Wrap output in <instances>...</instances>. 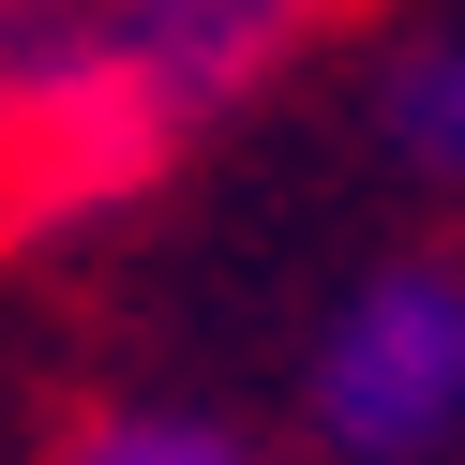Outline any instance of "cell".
<instances>
[{
    "instance_id": "3957f363",
    "label": "cell",
    "mask_w": 465,
    "mask_h": 465,
    "mask_svg": "<svg viewBox=\"0 0 465 465\" xmlns=\"http://www.w3.org/2000/svg\"><path fill=\"white\" fill-rule=\"evenodd\" d=\"M75 465H255L241 435H211V420H91L75 435Z\"/></svg>"
},
{
    "instance_id": "6da1fadb",
    "label": "cell",
    "mask_w": 465,
    "mask_h": 465,
    "mask_svg": "<svg viewBox=\"0 0 465 465\" xmlns=\"http://www.w3.org/2000/svg\"><path fill=\"white\" fill-rule=\"evenodd\" d=\"M315 435L345 465H420V450L465 435V271L405 255V271H375L331 315V345H315Z\"/></svg>"
},
{
    "instance_id": "7a4b0ae2",
    "label": "cell",
    "mask_w": 465,
    "mask_h": 465,
    "mask_svg": "<svg viewBox=\"0 0 465 465\" xmlns=\"http://www.w3.org/2000/svg\"><path fill=\"white\" fill-rule=\"evenodd\" d=\"M391 135L435 165V181H465V45H420V61H391Z\"/></svg>"
}]
</instances>
